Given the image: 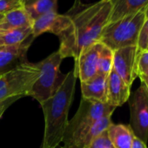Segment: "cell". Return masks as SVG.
Masks as SVG:
<instances>
[{
    "label": "cell",
    "mask_w": 148,
    "mask_h": 148,
    "mask_svg": "<svg viewBox=\"0 0 148 148\" xmlns=\"http://www.w3.org/2000/svg\"><path fill=\"white\" fill-rule=\"evenodd\" d=\"M112 5L109 0H100L71 16L70 27L58 38V51L64 58L77 60L82 51L99 42L105 26L109 23Z\"/></svg>",
    "instance_id": "6da1fadb"
},
{
    "label": "cell",
    "mask_w": 148,
    "mask_h": 148,
    "mask_svg": "<svg viewBox=\"0 0 148 148\" xmlns=\"http://www.w3.org/2000/svg\"><path fill=\"white\" fill-rule=\"evenodd\" d=\"M78 77L74 69L64 76L55 94L41 103L45 116V133L41 148H58L69 123L68 114Z\"/></svg>",
    "instance_id": "7a4b0ae2"
},
{
    "label": "cell",
    "mask_w": 148,
    "mask_h": 148,
    "mask_svg": "<svg viewBox=\"0 0 148 148\" xmlns=\"http://www.w3.org/2000/svg\"><path fill=\"white\" fill-rule=\"evenodd\" d=\"M115 109L107 103L82 98L77 112L69 120L62 141L64 145L58 148H81L92 126L100 119L112 115Z\"/></svg>",
    "instance_id": "3957f363"
},
{
    "label": "cell",
    "mask_w": 148,
    "mask_h": 148,
    "mask_svg": "<svg viewBox=\"0 0 148 148\" xmlns=\"http://www.w3.org/2000/svg\"><path fill=\"white\" fill-rule=\"evenodd\" d=\"M145 18L144 9L119 20L109 22L102 32L99 42L112 51L137 45L138 34Z\"/></svg>",
    "instance_id": "277c9868"
},
{
    "label": "cell",
    "mask_w": 148,
    "mask_h": 148,
    "mask_svg": "<svg viewBox=\"0 0 148 148\" xmlns=\"http://www.w3.org/2000/svg\"><path fill=\"white\" fill-rule=\"evenodd\" d=\"M63 59L60 52L57 51L36 64L40 73L32 86L29 96L38 100L39 104L52 97L63 82L65 75L60 78L59 70Z\"/></svg>",
    "instance_id": "5b68a950"
},
{
    "label": "cell",
    "mask_w": 148,
    "mask_h": 148,
    "mask_svg": "<svg viewBox=\"0 0 148 148\" xmlns=\"http://www.w3.org/2000/svg\"><path fill=\"white\" fill-rule=\"evenodd\" d=\"M131 128L134 135L146 144L148 140V92L141 83L129 98Z\"/></svg>",
    "instance_id": "8992f818"
},
{
    "label": "cell",
    "mask_w": 148,
    "mask_h": 148,
    "mask_svg": "<svg viewBox=\"0 0 148 148\" xmlns=\"http://www.w3.org/2000/svg\"><path fill=\"white\" fill-rule=\"evenodd\" d=\"M139 51L137 45L126 46L113 51L112 70L131 87L137 75V60Z\"/></svg>",
    "instance_id": "52a82bcc"
},
{
    "label": "cell",
    "mask_w": 148,
    "mask_h": 148,
    "mask_svg": "<svg viewBox=\"0 0 148 148\" xmlns=\"http://www.w3.org/2000/svg\"><path fill=\"white\" fill-rule=\"evenodd\" d=\"M71 24V16L61 15L57 12L45 14L33 21L32 38H35L45 32H51L59 37Z\"/></svg>",
    "instance_id": "ba28073f"
},
{
    "label": "cell",
    "mask_w": 148,
    "mask_h": 148,
    "mask_svg": "<svg viewBox=\"0 0 148 148\" xmlns=\"http://www.w3.org/2000/svg\"><path fill=\"white\" fill-rule=\"evenodd\" d=\"M103 44L98 42L81 52L75 60V71L80 82H86L98 74V61Z\"/></svg>",
    "instance_id": "9c48e42d"
},
{
    "label": "cell",
    "mask_w": 148,
    "mask_h": 148,
    "mask_svg": "<svg viewBox=\"0 0 148 148\" xmlns=\"http://www.w3.org/2000/svg\"><path fill=\"white\" fill-rule=\"evenodd\" d=\"M34 38L15 45L0 46V75L25 62L26 51Z\"/></svg>",
    "instance_id": "30bf717a"
},
{
    "label": "cell",
    "mask_w": 148,
    "mask_h": 148,
    "mask_svg": "<svg viewBox=\"0 0 148 148\" xmlns=\"http://www.w3.org/2000/svg\"><path fill=\"white\" fill-rule=\"evenodd\" d=\"M131 96L129 87L118 74L112 70L107 77L106 103L113 107L123 106Z\"/></svg>",
    "instance_id": "8fae6325"
},
{
    "label": "cell",
    "mask_w": 148,
    "mask_h": 148,
    "mask_svg": "<svg viewBox=\"0 0 148 148\" xmlns=\"http://www.w3.org/2000/svg\"><path fill=\"white\" fill-rule=\"evenodd\" d=\"M107 77L97 74L91 79L81 83L82 98L85 99L94 100L106 103Z\"/></svg>",
    "instance_id": "7c38bea8"
},
{
    "label": "cell",
    "mask_w": 148,
    "mask_h": 148,
    "mask_svg": "<svg viewBox=\"0 0 148 148\" xmlns=\"http://www.w3.org/2000/svg\"><path fill=\"white\" fill-rule=\"evenodd\" d=\"M112 5V12L109 22H113L126 16L144 10L148 0H109Z\"/></svg>",
    "instance_id": "4fadbf2b"
},
{
    "label": "cell",
    "mask_w": 148,
    "mask_h": 148,
    "mask_svg": "<svg viewBox=\"0 0 148 148\" xmlns=\"http://www.w3.org/2000/svg\"><path fill=\"white\" fill-rule=\"evenodd\" d=\"M32 25L33 20L23 5L5 14L3 21L0 24V32L26 26L32 27Z\"/></svg>",
    "instance_id": "5bb4252c"
},
{
    "label": "cell",
    "mask_w": 148,
    "mask_h": 148,
    "mask_svg": "<svg viewBox=\"0 0 148 148\" xmlns=\"http://www.w3.org/2000/svg\"><path fill=\"white\" fill-rule=\"evenodd\" d=\"M106 132L114 148H131L134 137L131 126L112 123Z\"/></svg>",
    "instance_id": "9a60e30c"
},
{
    "label": "cell",
    "mask_w": 148,
    "mask_h": 148,
    "mask_svg": "<svg viewBox=\"0 0 148 148\" xmlns=\"http://www.w3.org/2000/svg\"><path fill=\"white\" fill-rule=\"evenodd\" d=\"M32 36V27H20L0 32V43L2 45H15L25 42Z\"/></svg>",
    "instance_id": "2e32d148"
},
{
    "label": "cell",
    "mask_w": 148,
    "mask_h": 148,
    "mask_svg": "<svg viewBox=\"0 0 148 148\" xmlns=\"http://www.w3.org/2000/svg\"><path fill=\"white\" fill-rule=\"evenodd\" d=\"M58 0H37L31 6L25 8L34 21L38 18L51 12H58Z\"/></svg>",
    "instance_id": "e0dca14e"
},
{
    "label": "cell",
    "mask_w": 148,
    "mask_h": 148,
    "mask_svg": "<svg viewBox=\"0 0 148 148\" xmlns=\"http://www.w3.org/2000/svg\"><path fill=\"white\" fill-rule=\"evenodd\" d=\"M112 63L113 51L103 45L98 61V73L101 74V75L108 76L112 70Z\"/></svg>",
    "instance_id": "ac0fdd59"
},
{
    "label": "cell",
    "mask_w": 148,
    "mask_h": 148,
    "mask_svg": "<svg viewBox=\"0 0 148 148\" xmlns=\"http://www.w3.org/2000/svg\"><path fill=\"white\" fill-rule=\"evenodd\" d=\"M137 75L140 80L148 79V50L139 51L137 60Z\"/></svg>",
    "instance_id": "d6986e66"
},
{
    "label": "cell",
    "mask_w": 148,
    "mask_h": 148,
    "mask_svg": "<svg viewBox=\"0 0 148 148\" xmlns=\"http://www.w3.org/2000/svg\"><path fill=\"white\" fill-rule=\"evenodd\" d=\"M137 47L139 51H145L148 48V18H145L140 29L138 38V43H137Z\"/></svg>",
    "instance_id": "ffe728a7"
},
{
    "label": "cell",
    "mask_w": 148,
    "mask_h": 148,
    "mask_svg": "<svg viewBox=\"0 0 148 148\" xmlns=\"http://www.w3.org/2000/svg\"><path fill=\"white\" fill-rule=\"evenodd\" d=\"M20 6H23V2L19 0H0V14L5 15Z\"/></svg>",
    "instance_id": "44dd1931"
},
{
    "label": "cell",
    "mask_w": 148,
    "mask_h": 148,
    "mask_svg": "<svg viewBox=\"0 0 148 148\" xmlns=\"http://www.w3.org/2000/svg\"><path fill=\"white\" fill-rule=\"evenodd\" d=\"M21 98L22 97H20V96H16V97H12V98L4 99V100H0V119H1V118H2L4 112H5V110L11 105H12L15 101H17L18 99H19Z\"/></svg>",
    "instance_id": "7402d4cb"
},
{
    "label": "cell",
    "mask_w": 148,
    "mask_h": 148,
    "mask_svg": "<svg viewBox=\"0 0 148 148\" xmlns=\"http://www.w3.org/2000/svg\"><path fill=\"white\" fill-rule=\"evenodd\" d=\"M131 148H147V146L145 143H144L141 139H139L134 135Z\"/></svg>",
    "instance_id": "603a6c76"
},
{
    "label": "cell",
    "mask_w": 148,
    "mask_h": 148,
    "mask_svg": "<svg viewBox=\"0 0 148 148\" xmlns=\"http://www.w3.org/2000/svg\"><path fill=\"white\" fill-rule=\"evenodd\" d=\"M37 0H23V5L27 8L29 6H31L33 3H35Z\"/></svg>",
    "instance_id": "cb8c5ba5"
},
{
    "label": "cell",
    "mask_w": 148,
    "mask_h": 148,
    "mask_svg": "<svg viewBox=\"0 0 148 148\" xmlns=\"http://www.w3.org/2000/svg\"><path fill=\"white\" fill-rule=\"evenodd\" d=\"M81 5V0H74V6H73V9L74 8H79Z\"/></svg>",
    "instance_id": "d4e9b609"
},
{
    "label": "cell",
    "mask_w": 148,
    "mask_h": 148,
    "mask_svg": "<svg viewBox=\"0 0 148 148\" xmlns=\"http://www.w3.org/2000/svg\"><path fill=\"white\" fill-rule=\"evenodd\" d=\"M141 83H143L146 86V88L148 89V79H145V80H141Z\"/></svg>",
    "instance_id": "484cf974"
},
{
    "label": "cell",
    "mask_w": 148,
    "mask_h": 148,
    "mask_svg": "<svg viewBox=\"0 0 148 148\" xmlns=\"http://www.w3.org/2000/svg\"><path fill=\"white\" fill-rule=\"evenodd\" d=\"M145 18H148V5H147V6L145 8Z\"/></svg>",
    "instance_id": "4316f807"
},
{
    "label": "cell",
    "mask_w": 148,
    "mask_h": 148,
    "mask_svg": "<svg viewBox=\"0 0 148 148\" xmlns=\"http://www.w3.org/2000/svg\"><path fill=\"white\" fill-rule=\"evenodd\" d=\"M4 16H5V15H3V14H0V24H1V22L3 21Z\"/></svg>",
    "instance_id": "83f0119b"
},
{
    "label": "cell",
    "mask_w": 148,
    "mask_h": 148,
    "mask_svg": "<svg viewBox=\"0 0 148 148\" xmlns=\"http://www.w3.org/2000/svg\"><path fill=\"white\" fill-rule=\"evenodd\" d=\"M0 46H2V45H1V43H0Z\"/></svg>",
    "instance_id": "f1b7e54d"
},
{
    "label": "cell",
    "mask_w": 148,
    "mask_h": 148,
    "mask_svg": "<svg viewBox=\"0 0 148 148\" xmlns=\"http://www.w3.org/2000/svg\"><path fill=\"white\" fill-rule=\"evenodd\" d=\"M19 1H22V2H23V0H19Z\"/></svg>",
    "instance_id": "f546056e"
},
{
    "label": "cell",
    "mask_w": 148,
    "mask_h": 148,
    "mask_svg": "<svg viewBox=\"0 0 148 148\" xmlns=\"http://www.w3.org/2000/svg\"><path fill=\"white\" fill-rule=\"evenodd\" d=\"M145 87H146V86H145ZM146 89H147V88H146ZM147 92H148V89H147Z\"/></svg>",
    "instance_id": "4dcf8cb0"
},
{
    "label": "cell",
    "mask_w": 148,
    "mask_h": 148,
    "mask_svg": "<svg viewBox=\"0 0 148 148\" xmlns=\"http://www.w3.org/2000/svg\"><path fill=\"white\" fill-rule=\"evenodd\" d=\"M147 50H148V48H147Z\"/></svg>",
    "instance_id": "1f68e13d"
}]
</instances>
